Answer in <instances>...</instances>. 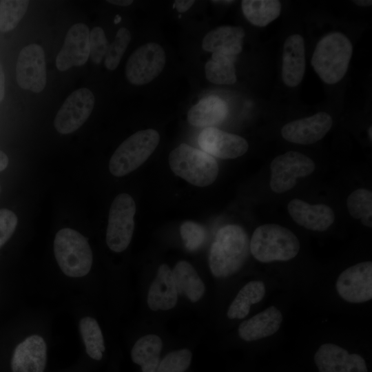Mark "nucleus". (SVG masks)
<instances>
[{
    "instance_id": "6ab92c4d",
    "label": "nucleus",
    "mask_w": 372,
    "mask_h": 372,
    "mask_svg": "<svg viewBox=\"0 0 372 372\" xmlns=\"http://www.w3.org/2000/svg\"><path fill=\"white\" fill-rule=\"evenodd\" d=\"M305 71V48L302 37L294 34L285 41L282 52V78L290 87L298 85Z\"/></svg>"
},
{
    "instance_id": "a878e982",
    "label": "nucleus",
    "mask_w": 372,
    "mask_h": 372,
    "mask_svg": "<svg viewBox=\"0 0 372 372\" xmlns=\"http://www.w3.org/2000/svg\"><path fill=\"white\" fill-rule=\"evenodd\" d=\"M265 295V286L260 280H252L246 284L231 303L227 316L230 319H242L250 310L251 304L260 302Z\"/></svg>"
},
{
    "instance_id": "f03ea898",
    "label": "nucleus",
    "mask_w": 372,
    "mask_h": 372,
    "mask_svg": "<svg viewBox=\"0 0 372 372\" xmlns=\"http://www.w3.org/2000/svg\"><path fill=\"white\" fill-rule=\"evenodd\" d=\"M353 53V46L344 34L332 32L317 43L311 63L319 77L327 84H335L345 75Z\"/></svg>"
},
{
    "instance_id": "c9c22d12",
    "label": "nucleus",
    "mask_w": 372,
    "mask_h": 372,
    "mask_svg": "<svg viewBox=\"0 0 372 372\" xmlns=\"http://www.w3.org/2000/svg\"><path fill=\"white\" fill-rule=\"evenodd\" d=\"M16 214L8 209H0V248L10 239L17 225Z\"/></svg>"
},
{
    "instance_id": "473e14b6",
    "label": "nucleus",
    "mask_w": 372,
    "mask_h": 372,
    "mask_svg": "<svg viewBox=\"0 0 372 372\" xmlns=\"http://www.w3.org/2000/svg\"><path fill=\"white\" fill-rule=\"evenodd\" d=\"M192 353L187 349L172 351L161 359L156 372H186L192 364Z\"/></svg>"
},
{
    "instance_id": "72a5a7b5",
    "label": "nucleus",
    "mask_w": 372,
    "mask_h": 372,
    "mask_svg": "<svg viewBox=\"0 0 372 372\" xmlns=\"http://www.w3.org/2000/svg\"><path fill=\"white\" fill-rule=\"evenodd\" d=\"M184 245L189 251L198 249L204 243L206 231L203 226L193 221H185L180 227Z\"/></svg>"
},
{
    "instance_id": "37998d69",
    "label": "nucleus",
    "mask_w": 372,
    "mask_h": 372,
    "mask_svg": "<svg viewBox=\"0 0 372 372\" xmlns=\"http://www.w3.org/2000/svg\"><path fill=\"white\" fill-rule=\"evenodd\" d=\"M213 2L214 3H223V4H227V3H231L233 2V1H214Z\"/></svg>"
},
{
    "instance_id": "39448f33",
    "label": "nucleus",
    "mask_w": 372,
    "mask_h": 372,
    "mask_svg": "<svg viewBox=\"0 0 372 372\" xmlns=\"http://www.w3.org/2000/svg\"><path fill=\"white\" fill-rule=\"evenodd\" d=\"M54 254L61 271L68 276L83 277L92 265V252L87 239L71 228L59 230L54 240Z\"/></svg>"
},
{
    "instance_id": "0eeeda50",
    "label": "nucleus",
    "mask_w": 372,
    "mask_h": 372,
    "mask_svg": "<svg viewBox=\"0 0 372 372\" xmlns=\"http://www.w3.org/2000/svg\"><path fill=\"white\" fill-rule=\"evenodd\" d=\"M136 204L127 194H120L114 199L109 211L106 243L114 252H122L129 246L134 229Z\"/></svg>"
},
{
    "instance_id": "f257e3e1",
    "label": "nucleus",
    "mask_w": 372,
    "mask_h": 372,
    "mask_svg": "<svg viewBox=\"0 0 372 372\" xmlns=\"http://www.w3.org/2000/svg\"><path fill=\"white\" fill-rule=\"evenodd\" d=\"M250 240L245 229L227 225L217 232L209 254V267L216 278H227L238 272L249 254Z\"/></svg>"
},
{
    "instance_id": "e433bc0d",
    "label": "nucleus",
    "mask_w": 372,
    "mask_h": 372,
    "mask_svg": "<svg viewBox=\"0 0 372 372\" xmlns=\"http://www.w3.org/2000/svg\"><path fill=\"white\" fill-rule=\"evenodd\" d=\"M195 1L192 0H177L174 2L173 7L179 12H185L188 10Z\"/></svg>"
},
{
    "instance_id": "a19ab883",
    "label": "nucleus",
    "mask_w": 372,
    "mask_h": 372,
    "mask_svg": "<svg viewBox=\"0 0 372 372\" xmlns=\"http://www.w3.org/2000/svg\"><path fill=\"white\" fill-rule=\"evenodd\" d=\"M353 2L360 6H369L372 4V1L371 0H354Z\"/></svg>"
},
{
    "instance_id": "1a4fd4ad",
    "label": "nucleus",
    "mask_w": 372,
    "mask_h": 372,
    "mask_svg": "<svg viewBox=\"0 0 372 372\" xmlns=\"http://www.w3.org/2000/svg\"><path fill=\"white\" fill-rule=\"evenodd\" d=\"M166 55L161 45L149 42L138 48L130 56L125 66V76L133 85L147 84L163 71Z\"/></svg>"
},
{
    "instance_id": "a211bd4d",
    "label": "nucleus",
    "mask_w": 372,
    "mask_h": 372,
    "mask_svg": "<svg viewBox=\"0 0 372 372\" xmlns=\"http://www.w3.org/2000/svg\"><path fill=\"white\" fill-rule=\"evenodd\" d=\"M287 210L298 225L312 231H325L335 220V214L328 205H310L298 198L288 203Z\"/></svg>"
},
{
    "instance_id": "c85d7f7f",
    "label": "nucleus",
    "mask_w": 372,
    "mask_h": 372,
    "mask_svg": "<svg viewBox=\"0 0 372 372\" xmlns=\"http://www.w3.org/2000/svg\"><path fill=\"white\" fill-rule=\"evenodd\" d=\"M79 330L87 355L94 360H101L105 348L97 321L91 317L83 318L79 322Z\"/></svg>"
},
{
    "instance_id": "79ce46f5",
    "label": "nucleus",
    "mask_w": 372,
    "mask_h": 372,
    "mask_svg": "<svg viewBox=\"0 0 372 372\" xmlns=\"http://www.w3.org/2000/svg\"><path fill=\"white\" fill-rule=\"evenodd\" d=\"M362 223L369 227H371L372 223H371V216L365 217L361 219Z\"/></svg>"
},
{
    "instance_id": "6e6552de",
    "label": "nucleus",
    "mask_w": 372,
    "mask_h": 372,
    "mask_svg": "<svg viewBox=\"0 0 372 372\" xmlns=\"http://www.w3.org/2000/svg\"><path fill=\"white\" fill-rule=\"evenodd\" d=\"M314 169V162L309 157L298 152H287L271 163L270 187L276 193H284L296 185L298 178L309 176Z\"/></svg>"
},
{
    "instance_id": "7c9ffc66",
    "label": "nucleus",
    "mask_w": 372,
    "mask_h": 372,
    "mask_svg": "<svg viewBox=\"0 0 372 372\" xmlns=\"http://www.w3.org/2000/svg\"><path fill=\"white\" fill-rule=\"evenodd\" d=\"M349 214L355 219L372 216V192L364 188L358 189L351 193L347 199Z\"/></svg>"
},
{
    "instance_id": "dca6fc26",
    "label": "nucleus",
    "mask_w": 372,
    "mask_h": 372,
    "mask_svg": "<svg viewBox=\"0 0 372 372\" xmlns=\"http://www.w3.org/2000/svg\"><path fill=\"white\" fill-rule=\"evenodd\" d=\"M319 372H368L364 358L349 354L342 347L331 343L322 344L314 355Z\"/></svg>"
},
{
    "instance_id": "4c0bfd02",
    "label": "nucleus",
    "mask_w": 372,
    "mask_h": 372,
    "mask_svg": "<svg viewBox=\"0 0 372 372\" xmlns=\"http://www.w3.org/2000/svg\"><path fill=\"white\" fill-rule=\"evenodd\" d=\"M5 94V76L2 65L0 62V103L3 101Z\"/></svg>"
},
{
    "instance_id": "49530a36",
    "label": "nucleus",
    "mask_w": 372,
    "mask_h": 372,
    "mask_svg": "<svg viewBox=\"0 0 372 372\" xmlns=\"http://www.w3.org/2000/svg\"><path fill=\"white\" fill-rule=\"evenodd\" d=\"M1 185H0V193H1Z\"/></svg>"
},
{
    "instance_id": "bb28decb",
    "label": "nucleus",
    "mask_w": 372,
    "mask_h": 372,
    "mask_svg": "<svg viewBox=\"0 0 372 372\" xmlns=\"http://www.w3.org/2000/svg\"><path fill=\"white\" fill-rule=\"evenodd\" d=\"M241 7L247 21L258 27L267 25L281 11V3L278 0H243Z\"/></svg>"
},
{
    "instance_id": "5701e85b",
    "label": "nucleus",
    "mask_w": 372,
    "mask_h": 372,
    "mask_svg": "<svg viewBox=\"0 0 372 372\" xmlns=\"http://www.w3.org/2000/svg\"><path fill=\"white\" fill-rule=\"evenodd\" d=\"M227 103L220 98L209 96L201 99L188 111L187 121L196 127H213L227 117Z\"/></svg>"
},
{
    "instance_id": "f704fd0d",
    "label": "nucleus",
    "mask_w": 372,
    "mask_h": 372,
    "mask_svg": "<svg viewBox=\"0 0 372 372\" xmlns=\"http://www.w3.org/2000/svg\"><path fill=\"white\" fill-rule=\"evenodd\" d=\"M108 41L103 30L99 26L90 32V58L95 64H99L105 56Z\"/></svg>"
},
{
    "instance_id": "f3484780",
    "label": "nucleus",
    "mask_w": 372,
    "mask_h": 372,
    "mask_svg": "<svg viewBox=\"0 0 372 372\" xmlns=\"http://www.w3.org/2000/svg\"><path fill=\"white\" fill-rule=\"evenodd\" d=\"M47 360V347L43 338L32 335L15 348L12 360V372H43Z\"/></svg>"
},
{
    "instance_id": "aec40b11",
    "label": "nucleus",
    "mask_w": 372,
    "mask_h": 372,
    "mask_svg": "<svg viewBox=\"0 0 372 372\" xmlns=\"http://www.w3.org/2000/svg\"><path fill=\"white\" fill-rule=\"evenodd\" d=\"M178 295L172 270L166 264L161 265L148 290L149 308L152 311L171 309L176 304Z\"/></svg>"
},
{
    "instance_id": "4468645a",
    "label": "nucleus",
    "mask_w": 372,
    "mask_h": 372,
    "mask_svg": "<svg viewBox=\"0 0 372 372\" xmlns=\"http://www.w3.org/2000/svg\"><path fill=\"white\" fill-rule=\"evenodd\" d=\"M90 57V30L81 23L68 30L63 45L56 58V67L61 72L73 66L83 65Z\"/></svg>"
},
{
    "instance_id": "20e7f679",
    "label": "nucleus",
    "mask_w": 372,
    "mask_h": 372,
    "mask_svg": "<svg viewBox=\"0 0 372 372\" xmlns=\"http://www.w3.org/2000/svg\"><path fill=\"white\" fill-rule=\"evenodd\" d=\"M169 164L176 176L198 187L212 184L218 174V165L213 156L185 143L169 153Z\"/></svg>"
},
{
    "instance_id": "c03bdc74",
    "label": "nucleus",
    "mask_w": 372,
    "mask_h": 372,
    "mask_svg": "<svg viewBox=\"0 0 372 372\" xmlns=\"http://www.w3.org/2000/svg\"><path fill=\"white\" fill-rule=\"evenodd\" d=\"M121 17L119 15H116L115 19H114V23H118V22L121 21Z\"/></svg>"
},
{
    "instance_id": "2eb2a0df",
    "label": "nucleus",
    "mask_w": 372,
    "mask_h": 372,
    "mask_svg": "<svg viewBox=\"0 0 372 372\" xmlns=\"http://www.w3.org/2000/svg\"><path fill=\"white\" fill-rule=\"evenodd\" d=\"M332 118L326 112L298 119L285 124L281 129L282 136L287 141L309 145L321 140L330 130Z\"/></svg>"
},
{
    "instance_id": "9d476101",
    "label": "nucleus",
    "mask_w": 372,
    "mask_h": 372,
    "mask_svg": "<svg viewBox=\"0 0 372 372\" xmlns=\"http://www.w3.org/2000/svg\"><path fill=\"white\" fill-rule=\"evenodd\" d=\"M95 102L92 92L81 87L72 92L58 111L54 126L62 134H70L80 127L90 116Z\"/></svg>"
},
{
    "instance_id": "412c9836",
    "label": "nucleus",
    "mask_w": 372,
    "mask_h": 372,
    "mask_svg": "<svg viewBox=\"0 0 372 372\" xmlns=\"http://www.w3.org/2000/svg\"><path fill=\"white\" fill-rule=\"evenodd\" d=\"M245 30L240 26L223 25L209 31L202 41L204 50L236 56L241 52Z\"/></svg>"
},
{
    "instance_id": "b1692460",
    "label": "nucleus",
    "mask_w": 372,
    "mask_h": 372,
    "mask_svg": "<svg viewBox=\"0 0 372 372\" xmlns=\"http://www.w3.org/2000/svg\"><path fill=\"white\" fill-rule=\"evenodd\" d=\"M163 342L155 334L140 338L131 350L132 362L141 367V372H156L161 360Z\"/></svg>"
},
{
    "instance_id": "ddd939ff",
    "label": "nucleus",
    "mask_w": 372,
    "mask_h": 372,
    "mask_svg": "<svg viewBox=\"0 0 372 372\" xmlns=\"http://www.w3.org/2000/svg\"><path fill=\"white\" fill-rule=\"evenodd\" d=\"M198 143L205 152L221 159L241 156L249 147L247 141L242 137L214 127L203 130L198 135Z\"/></svg>"
},
{
    "instance_id": "4be33fe9",
    "label": "nucleus",
    "mask_w": 372,
    "mask_h": 372,
    "mask_svg": "<svg viewBox=\"0 0 372 372\" xmlns=\"http://www.w3.org/2000/svg\"><path fill=\"white\" fill-rule=\"evenodd\" d=\"M282 315L274 306L244 320L239 326L238 332L245 341L251 342L274 334L280 327Z\"/></svg>"
},
{
    "instance_id": "58836bf2",
    "label": "nucleus",
    "mask_w": 372,
    "mask_h": 372,
    "mask_svg": "<svg viewBox=\"0 0 372 372\" xmlns=\"http://www.w3.org/2000/svg\"><path fill=\"white\" fill-rule=\"evenodd\" d=\"M8 161L7 155L0 150V172L4 170L7 167Z\"/></svg>"
},
{
    "instance_id": "ea45409f",
    "label": "nucleus",
    "mask_w": 372,
    "mask_h": 372,
    "mask_svg": "<svg viewBox=\"0 0 372 372\" xmlns=\"http://www.w3.org/2000/svg\"><path fill=\"white\" fill-rule=\"evenodd\" d=\"M107 1L110 3L120 6H128L133 3V1L131 0H109Z\"/></svg>"
},
{
    "instance_id": "c756f323",
    "label": "nucleus",
    "mask_w": 372,
    "mask_h": 372,
    "mask_svg": "<svg viewBox=\"0 0 372 372\" xmlns=\"http://www.w3.org/2000/svg\"><path fill=\"white\" fill-rule=\"evenodd\" d=\"M30 1L26 0H3L0 3V32L14 29L25 14Z\"/></svg>"
},
{
    "instance_id": "423d86ee",
    "label": "nucleus",
    "mask_w": 372,
    "mask_h": 372,
    "mask_svg": "<svg viewBox=\"0 0 372 372\" xmlns=\"http://www.w3.org/2000/svg\"><path fill=\"white\" fill-rule=\"evenodd\" d=\"M159 140L158 132L153 129L140 130L129 136L117 147L110 160L111 174L121 177L137 169L154 152Z\"/></svg>"
},
{
    "instance_id": "2f4dec72",
    "label": "nucleus",
    "mask_w": 372,
    "mask_h": 372,
    "mask_svg": "<svg viewBox=\"0 0 372 372\" xmlns=\"http://www.w3.org/2000/svg\"><path fill=\"white\" fill-rule=\"evenodd\" d=\"M131 41V33L126 28H121L114 41L108 46L104 64L109 70H114L118 65Z\"/></svg>"
},
{
    "instance_id": "393cba45",
    "label": "nucleus",
    "mask_w": 372,
    "mask_h": 372,
    "mask_svg": "<svg viewBox=\"0 0 372 372\" xmlns=\"http://www.w3.org/2000/svg\"><path fill=\"white\" fill-rule=\"evenodd\" d=\"M172 272L178 294L185 295L193 302L203 297L205 284L189 262L185 260L178 262Z\"/></svg>"
},
{
    "instance_id": "f8f14e48",
    "label": "nucleus",
    "mask_w": 372,
    "mask_h": 372,
    "mask_svg": "<svg viewBox=\"0 0 372 372\" xmlns=\"http://www.w3.org/2000/svg\"><path fill=\"white\" fill-rule=\"evenodd\" d=\"M335 287L339 296L351 303H361L372 298V262H362L344 270Z\"/></svg>"
},
{
    "instance_id": "7ed1b4c3",
    "label": "nucleus",
    "mask_w": 372,
    "mask_h": 372,
    "mask_svg": "<svg viewBox=\"0 0 372 372\" xmlns=\"http://www.w3.org/2000/svg\"><path fill=\"white\" fill-rule=\"evenodd\" d=\"M250 252L261 262L287 261L296 256L300 242L289 229L278 224H265L253 233Z\"/></svg>"
},
{
    "instance_id": "a18cd8bd",
    "label": "nucleus",
    "mask_w": 372,
    "mask_h": 372,
    "mask_svg": "<svg viewBox=\"0 0 372 372\" xmlns=\"http://www.w3.org/2000/svg\"><path fill=\"white\" fill-rule=\"evenodd\" d=\"M369 134H370V135H369V136H370V138L371 139V137H372V136H371V127H370V128L369 129Z\"/></svg>"
},
{
    "instance_id": "9b49d317",
    "label": "nucleus",
    "mask_w": 372,
    "mask_h": 372,
    "mask_svg": "<svg viewBox=\"0 0 372 372\" xmlns=\"http://www.w3.org/2000/svg\"><path fill=\"white\" fill-rule=\"evenodd\" d=\"M16 79L19 87L35 93L43 90L47 83L46 63L43 48L35 43L20 51L17 65Z\"/></svg>"
},
{
    "instance_id": "cd10ccee",
    "label": "nucleus",
    "mask_w": 372,
    "mask_h": 372,
    "mask_svg": "<svg viewBox=\"0 0 372 372\" xmlns=\"http://www.w3.org/2000/svg\"><path fill=\"white\" fill-rule=\"evenodd\" d=\"M236 56L221 53H212L206 63L205 72L207 79L216 85H231L236 82L234 66Z\"/></svg>"
}]
</instances>
